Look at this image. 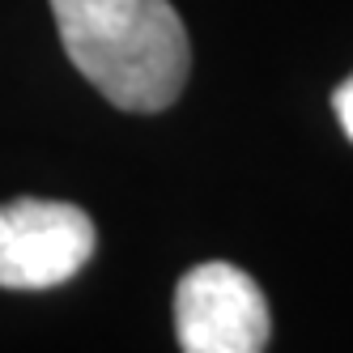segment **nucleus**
I'll list each match as a JSON object with an SVG mask.
<instances>
[{
	"label": "nucleus",
	"instance_id": "2",
	"mask_svg": "<svg viewBox=\"0 0 353 353\" xmlns=\"http://www.w3.org/2000/svg\"><path fill=\"white\" fill-rule=\"evenodd\" d=\"M98 230L85 209L21 196L0 205V290H52L94 256Z\"/></svg>",
	"mask_w": 353,
	"mask_h": 353
},
{
	"label": "nucleus",
	"instance_id": "3",
	"mask_svg": "<svg viewBox=\"0 0 353 353\" xmlns=\"http://www.w3.org/2000/svg\"><path fill=\"white\" fill-rule=\"evenodd\" d=\"M174 336L183 353H264L272 336L268 298L234 264H196L174 290Z\"/></svg>",
	"mask_w": 353,
	"mask_h": 353
},
{
	"label": "nucleus",
	"instance_id": "4",
	"mask_svg": "<svg viewBox=\"0 0 353 353\" xmlns=\"http://www.w3.org/2000/svg\"><path fill=\"white\" fill-rule=\"evenodd\" d=\"M332 107H336V119H341V128H345V137L353 141V77L332 94Z\"/></svg>",
	"mask_w": 353,
	"mask_h": 353
},
{
	"label": "nucleus",
	"instance_id": "1",
	"mask_svg": "<svg viewBox=\"0 0 353 353\" xmlns=\"http://www.w3.org/2000/svg\"><path fill=\"white\" fill-rule=\"evenodd\" d=\"M72 68L119 111L154 115L183 94L188 26L170 0H52Z\"/></svg>",
	"mask_w": 353,
	"mask_h": 353
}]
</instances>
